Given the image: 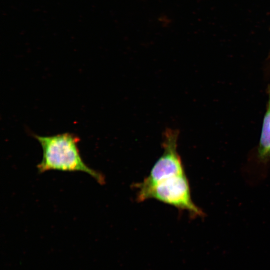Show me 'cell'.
<instances>
[{"mask_svg": "<svg viewBox=\"0 0 270 270\" xmlns=\"http://www.w3.org/2000/svg\"><path fill=\"white\" fill-rule=\"evenodd\" d=\"M34 137L42 149V158L37 166L40 173L50 170L82 172L100 184L104 183V176L84 162L78 147L80 139L76 135L64 133L48 136L34 135Z\"/></svg>", "mask_w": 270, "mask_h": 270, "instance_id": "6da1fadb", "label": "cell"}, {"mask_svg": "<svg viewBox=\"0 0 270 270\" xmlns=\"http://www.w3.org/2000/svg\"><path fill=\"white\" fill-rule=\"evenodd\" d=\"M179 131L168 128L164 134V153L152 168L148 176L142 182L136 184L137 200H146L150 190L159 182L174 176L184 174L181 158L178 152Z\"/></svg>", "mask_w": 270, "mask_h": 270, "instance_id": "7a4b0ae2", "label": "cell"}, {"mask_svg": "<svg viewBox=\"0 0 270 270\" xmlns=\"http://www.w3.org/2000/svg\"><path fill=\"white\" fill-rule=\"evenodd\" d=\"M150 198L188 211L194 217L204 216V212L192 201L189 182L185 173L158 184L148 194L146 200Z\"/></svg>", "mask_w": 270, "mask_h": 270, "instance_id": "3957f363", "label": "cell"}, {"mask_svg": "<svg viewBox=\"0 0 270 270\" xmlns=\"http://www.w3.org/2000/svg\"><path fill=\"white\" fill-rule=\"evenodd\" d=\"M268 92V102L258 149V158L263 162H267L270 160V86Z\"/></svg>", "mask_w": 270, "mask_h": 270, "instance_id": "277c9868", "label": "cell"}]
</instances>
